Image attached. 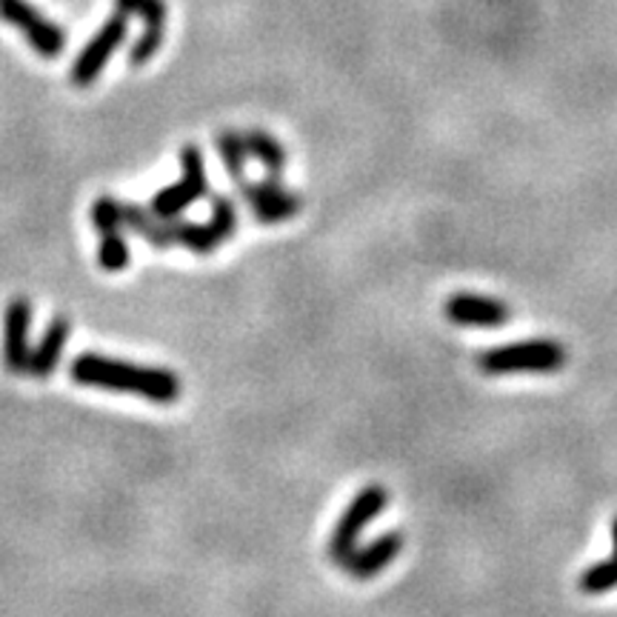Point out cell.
Listing matches in <instances>:
<instances>
[{
    "mask_svg": "<svg viewBox=\"0 0 617 617\" xmlns=\"http://www.w3.org/2000/svg\"><path fill=\"white\" fill-rule=\"evenodd\" d=\"M612 543H615V555H612V557H615V561H617V517H615V520H612Z\"/></svg>",
    "mask_w": 617,
    "mask_h": 617,
    "instance_id": "obj_21",
    "label": "cell"
},
{
    "mask_svg": "<svg viewBox=\"0 0 617 617\" xmlns=\"http://www.w3.org/2000/svg\"><path fill=\"white\" fill-rule=\"evenodd\" d=\"M129 243L121 235V229L115 231H101V247H98V263H101L106 272H121L129 266Z\"/></svg>",
    "mask_w": 617,
    "mask_h": 617,
    "instance_id": "obj_17",
    "label": "cell"
},
{
    "mask_svg": "<svg viewBox=\"0 0 617 617\" xmlns=\"http://www.w3.org/2000/svg\"><path fill=\"white\" fill-rule=\"evenodd\" d=\"M217 152H221V161H224V169L229 172V178L243 180V172H247V158H249V147L247 138L235 129H224L217 131Z\"/></svg>",
    "mask_w": 617,
    "mask_h": 617,
    "instance_id": "obj_15",
    "label": "cell"
},
{
    "mask_svg": "<svg viewBox=\"0 0 617 617\" xmlns=\"http://www.w3.org/2000/svg\"><path fill=\"white\" fill-rule=\"evenodd\" d=\"M206 194H209V175L201 147L186 143V147L180 149V180L154 194L149 209L161 217H178L184 215V209H189L194 201L206 198Z\"/></svg>",
    "mask_w": 617,
    "mask_h": 617,
    "instance_id": "obj_3",
    "label": "cell"
},
{
    "mask_svg": "<svg viewBox=\"0 0 617 617\" xmlns=\"http://www.w3.org/2000/svg\"><path fill=\"white\" fill-rule=\"evenodd\" d=\"M243 138H247L249 152L255 154L257 161H261L263 169L269 172V175H284L286 149L280 147L278 138H272L269 131H263V129H249Z\"/></svg>",
    "mask_w": 617,
    "mask_h": 617,
    "instance_id": "obj_14",
    "label": "cell"
},
{
    "mask_svg": "<svg viewBox=\"0 0 617 617\" xmlns=\"http://www.w3.org/2000/svg\"><path fill=\"white\" fill-rule=\"evenodd\" d=\"M124 226L138 231L140 238L158 249H169L178 243V221L154 215L152 209H143L138 203H124Z\"/></svg>",
    "mask_w": 617,
    "mask_h": 617,
    "instance_id": "obj_12",
    "label": "cell"
},
{
    "mask_svg": "<svg viewBox=\"0 0 617 617\" xmlns=\"http://www.w3.org/2000/svg\"><path fill=\"white\" fill-rule=\"evenodd\" d=\"M389 503V494L383 487L372 483V487L361 489V492L352 498V503L347 506V512L340 515L338 526H335L332 538H329V557L335 564L343 566V561L349 557V552L357 546V538L366 526L386 509Z\"/></svg>",
    "mask_w": 617,
    "mask_h": 617,
    "instance_id": "obj_4",
    "label": "cell"
},
{
    "mask_svg": "<svg viewBox=\"0 0 617 617\" xmlns=\"http://www.w3.org/2000/svg\"><path fill=\"white\" fill-rule=\"evenodd\" d=\"M115 3L124 15H140L147 21V29L129 52L131 66H143L158 54L166 38V3L163 0H115Z\"/></svg>",
    "mask_w": 617,
    "mask_h": 617,
    "instance_id": "obj_9",
    "label": "cell"
},
{
    "mask_svg": "<svg viewBox=\"0 0 617 617\" xmlns=\"http://www.w3.org/2000/svg\"><path fill=\"white\" fill-rule=\"evenodd\" d=\"M446 317L457 326H471V329H498L506 326L512 317V308L503 301H494L487 294H452L443 306Z\"/></svg>",
    "mask_w": 617,
    "mask_h": 617,
    "instance_id": "obj_8",
    "label": "cell"
},
{
    "mask_svg": "<svg viewBox=\"0 0 617 617\" xmlns=\"http://www.w3.org/2000/svg\"><path fill=\"white\" fill-rule=\"evenodd\" d=\"M209 224L215 226L217 235L224 240L235 238V229H238V206L231 198L226 194H215L212 198V217H209Z\"/></svg>",
    "mask_w": 617,
    "mask_h": 617,
    "instance_id": "obj_19",
    "label": "cell"
},
{
    "mask_svg": "<svg viewBox=\"0 0 617 617\" xmlns=\"http://www.w3.org/2000/svg\"><path fill=\"white\" fill-rule=\"evenodd\" d=\"M126 29H129V15L117 12L101 26V32L95 35L84 47V52L77 54L75 66H72V84L75 86H92L101 72L106 70L109 58L117 52V47L126 40Z\"/></svg>",
    "mask_w": 617,
    "mask_h": 617,
    "instance_id": "obj_6",
    "label": "cell"
},
{
    "mask_svg": "<svg viewBox=\"0 0 617 617\" xmlns=\"http://www.w3.org/2000/svg\"><path fill=\"white\" fill-rule=\"evenodd\" d=\"M29 329H32V303L26 298H15L3 315V363L12 375H24L29 363Z\"/></svg>",
    "mask_w": 617,
    "mask_h": 617,
    "instance_id": "obj_10",
    "label": "cell"
},
{
    "mask_svg": "<svg viewBox=\"0 0 617 617\" xmlns=\"http://www.w3.org/2000/svg\"><path fill=\"white\" fill-rule=\"evenodd\" d=\"M403 549V534L401 532H386L380 538H375L366 546H355L349 552V557L343 561L347 571L355 580H372L375 575L386 569L389 564L398 561Z\"/></svg>",
    "mask_w": 617,
    "mask_h": 617,
    "instance_id": "obj_11",
    "label": "cell"
},
{
    "mask_svg": "<svg viewBox=\"0 0 617 617\" xmlns=\"http://www.w3.org/2000/svg\"><path fill=\"white\" fill-rule=\"evenodd\" d=\"M580 589L587 594H603L609 589H617V561H601V564L589 566L583 575H580Z\"/></svg>",
    "mask_w": 617,
    "mask_h": 617,
    "instance_id": "obj_18",
    "label": "cell"
},
{
    "mask_svg": "<svg viewBox=\"0 0 617 617\" xmlns=\"http://www.w3.org/2000/svg\"><path fill=\"white\" fill-rule=\"evenodd\" d=\"M483 375H549L566 366V349L557 340H517L478 357Z\"/></svg>",
    "mask_w": 617,
    "mask_h": 617,
    "instance_id": "obj_2",
    "label": "cell"
},
{
    "mask_svg": "<svg viewBox=\"0 0 617 617\" xmlns=\"http://www.w3.org/2000/svg\"><path fill=\"white\" fill-rule=\"evenodd\" d=\"M72 326L66 317H54L52 324L47 326V332L40 338V343L29 352V363H26V372L32 378H49L58 366L63 355V347L70 343Z\"/></svg>",
    "mask_w": 617,
    "mask_h": 617,
    "instance_id": "obj_13",
    "label": "cell"
},
{
    "mask_svg": "<svg viewBox=\"0 0 617 617\" xmlns=\"http://www.w3.org/2000/svg\"><path fill=\"white\" fill-rule=\"evenodd\" d=\"M92 224L98 231H115L124 229V203L115 201V198H98L92 203Z\"/></svg>",
    "mask_w": 617,
    "mask_h": 617,
    "instance_id": "obj_20",
    "label": "cell"
},
{
    "mask_svg": "<svg viewBox=\"0 0 617 617\" xmlns=\"http://www.w3.org/2000/svg\"><path fill=\"white\" fill-rule=\"evenodd\" d=\"M0 17H7L9 24L26 32L32 49L40 58H58L66 47V35H63L52 21L40 15L38 9L29 7L26 0H0Z\"/></svg>",
    "mask_w": 617,
    "mask_h": 617,
    "instance_id": "obj_7",
    "label": "cell"
},
{
    "mask_svg": "<svg viewBox=\"0 0 617 617\" xmlns=\"http://www.w3.org/2000/svg\"><path fill=\"white\" fill-rule=\"evenodd\" d=\"M238 192L261 224H280L303 209L301 194L289 192L280 184V175H269L266 180H255V184L247 178L238 180Z\"/></svg>",
    "mask_w": 617,
    "mask_h": 617,
    "instance_id": "obj_5",
    "label": "cell"
},
{
    "mask_svg": "<svg viewBox=\"0 0 617 617\" xmlns=\"http://www.w3.org/2000/svg\"><path fill=\"white\" fill-rule=\"evenodd\" d=\"M70 375L80 386H98L106 392H126L147 398L152 403H175L184 392L180 378L169 369L154 366H135V363L115 361L103 355H77L70 366Z\"/></svg>",
    "mask_w": 617,
    "mask_h": 617,
    "instance_id": "obj_1",
    "label": "cell"
},
{
    "mask_svg": "<svg viewBox=\"0 0 617 617\" xmlns=\"http://www.w3.org/2000/svg\"><path fill=\"white\" fill-rule=\"evenodd\" d=\"M178 243L186 249H192L194 255H212L224 238L217 235L212 224H189V221H178Z\"/></svg>",
    "mask_w": 617,
    "mask_h": 617,
    "instance_id": "obj_16",
    "label": "cell"
}]
</instances>
